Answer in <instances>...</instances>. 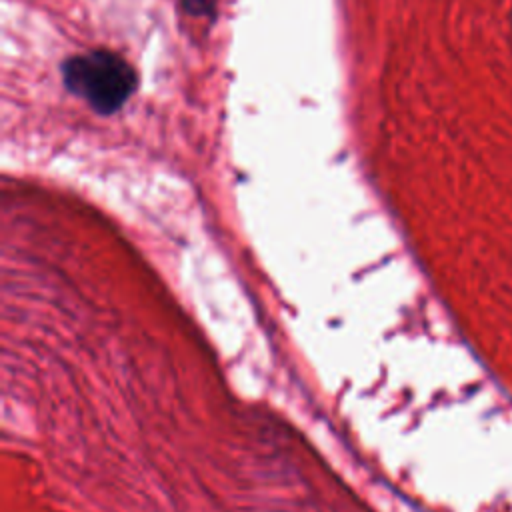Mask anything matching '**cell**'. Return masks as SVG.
I'll list each match as a JSON object with an SVG mask.
<instances>
[{
  "mask_svg": "<svg viewBox=\"0 0 512 512\" xmlns=\"http://www.w3.org/2000/svg\"><path fill=\"white\" fill-rule=\"evenodd\" d=\"M64 84L84 98L98 114L120 110L138 84L136 70L110 50H94L74 56L62 66Z\"/></svg>",
  "mask_w": 512,
  "mask_h": 512,
  "instance_id": "obj_1",
  "label": "cell"
},
{
  "mask_svg": "<svg viewBox=\"0 0 512 512\" xmlns=\"http://www.w3.org/2000/svg\"><path fill=\"white\" fill-rule=\"evenodd\" d=\"M182 4L190 14H212L216 0H182Z\"/></svg>",
  "mask_w": 512,
  "mask_h": 512,
  "instance_id": "obj_2",
  "label": "cell"
}]
</instances>
